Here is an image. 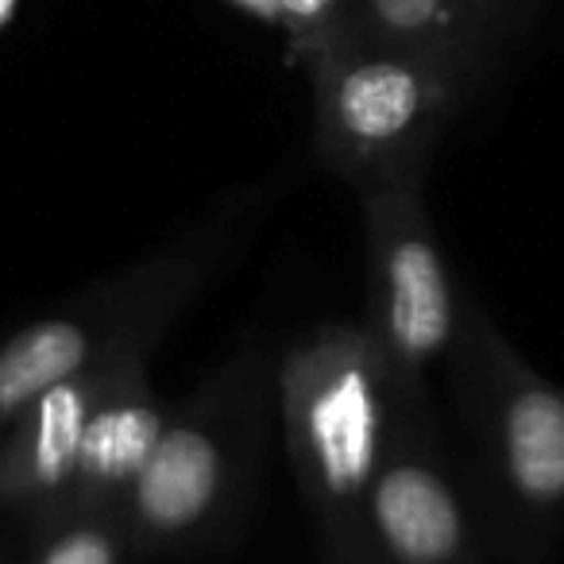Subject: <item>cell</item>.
Returning a JSON list of instances; mask_svg holds the SVG:
<instances>
[{
	"instance_id": "obj_1",
	"label": "cell",
	"mask_w": 564,
	"mask_h": 564,
	"mask_svg": "<svg viewBox=\"0 0 564 564\" xmlns=\"http://www.w3.org/2000/svg\"><path fill=\"white\" fill-rule=\"evenodd\" d=\"M294 479L329 564H356V530L371 479L410 414L430 406L391 368L368 325L325 322L294 340L274 376Z\"/></svg>"
},
{
	"instance_id": "obj_2",
	"label": "cell",
	"mask_w": 564,
	"mask_h": 564,
	"mask_svg": "<svg viewBox=\"0 0 564 564\" xmlns=\"http://www.w3.org/2000/svg\"><path fill=\"white\" fill-rule=\"evenodd\" d=\"M256 194H243L124 267L55 314L24 325L0 345V430L43 391L86 371L148 360L174 317L209 286L251 225Z\"/></svg>"
},
{
	"instance_id": "obj_3",
	"label": "cell",
	"mask_w": 564,
	"mask_h": 564,
	"mask_svg": "<svg viewBox=\"0 0 564 564\" xmlns=\"http://www.w3.org/2000/svg\"><path fill=\"white\" fill-rule=\"evenodd\" d=\"M499 545L545 564L564 530V383L541 376L476 299L448 356Z\"/></svg>"
},
{
	"instance_id": "obj_4",
	"label": "cell",
	"mask_w": 564,
	"mask_h": 564,
	"mask_svg": "<svg viewBox=\"0 0 564 564\" xmlns=\"http://www.w3.org/2000/svg\"><path fill=\"white\" fill-rule=\"evenodd\" d=\"M314 148L352 189L425 178L445 128L484 82L410 51L345 40L306 66Z\"/></svg>"
},
{
	"instance_id": "obj_5",
	"label": "cell",
	"mask_w": 564,
	"mask_h": 564,
	"mask_svg": "<svg viewBox=\"0 0 564 564\" xmlns=\"http://www.w3.org/2000/svg\"><path fill=\"white\" fill-rule=\"evenodd\" d=\"M263 410V356L243 348L166 417L163 437L128 495L135 553H178L225 530L256 476Z\"/></svg>"
},
{
	"instance_id": "obj_6",
	"label": "cell",
	"mask_w": 564,
	"mask_h": 564,
	"mask_svg": "<svg viewBox=\"0 0 564 564\" xmlns=\"http://www.w3.org/2000/svg\"><path fill=\"white\" fill-rule=\"evenodd\" d=\"M368 232V333L402 383L425 391L448 364L464 325V302L425 205V178L356 189Z\"/></svg>"
},
{
	"instance_id": "obj_7",
	"label": "cell",
	"mask_w": 564,
	"mask_h": 564,
	"mask_svg": "<svg viewBox=\"0 0 564 564\" xmlns=\"http://www.w3.org/2000/svg\"><path fill=\"white\" fill-rule=\"evenodd\" d=\"M476 556V522L445 460L433 410L422 406L371 479L356 564H464Z\"/></svg>"
},
{
	"instance_id": "obj_8",
	"label": "cell",
	"mask_w": 564,
	"mask_h": 564,
	"mask_svg": "<svg viewBox=\"0 0 564 564\" xmlns=\"http://www.w3.org/2000/svg\"><path fill=\"white\" fill-rule=\"evenodd\" d=\"M135 364L148 360L109 364L55 383L0 430V510L28 514L40 525L58 514L97 406Z\"/></svg>"
},
{
	"instance_id": "obj_9",
	"label": "cell",
	"mask_w": 564,
	"mask_h": 564,
	"mask_svg": "<svg viewBox=\"0 0 564 564\" xmlns=\"http://www.w3.org/2000/svg\"><path fill=\"white\" fill-rule=\"evenodd\" d=\"M166 417H171V410L151 387L148 364H135L112 387L109 399L97 406L86 441H82L74 484L55 518L105 507L128 510V495H132L135 479L148 468L151 453H155L159 437L166 430Z\"/></svg>"
},
{
	"instance_id": "obj_10",
	"label": "cell",
	"mask_w": 564,
	"mask_h": 564,
	"mask_svg": "<svg viewBox=\"0 0 564 564\" xmlns=\"http://www.w3.org/2000/svg\"><path fill=\"white\" fill-rule=\"evenodd\" d=\"M352 40L437 58L479 82L499 70L479 40L471 0H356Z\"/></svg>"
},
{
	"instance_id": "obj_11",
	"label": "cell",
	"mask_w": 564,
	"mask_h": 564,
	"mask_svg": "<svg viewBox=\"0 0 564 564\" xmlns=\"http://www.w3.org/2000/svg\"><path fill=\"white\" fill-rule=\"evenodd\" d=\"M132 553L124 507L78 510L43 522L32 564H124Z\"/></svg>"
},
{
	"instance_id": "obj_12",
	"label": "cell",
	"mask_w": 564,
	"mask_h": 564,
	"mask_svg": "<svg viewBox=\"0 0 564 564\" xmlns=\"http://www.w3.org/2000/svg\"><path fill=\"white\" fill-rule=\"evenodd\" d=\"M356 0H279V32L299 66L352 40Z\"/></svg>"
},
{
	"instance_id": "obj_13",
	"label": "cell",
	"mask_w": 564,
	"mask_h": 564,
	"mask_svg": "<svg viewBox=\"0 0 564 564\" xmlns=\"http://www.w3.org/2000/svg\"><path fill=\"white\" fill-rule=\"evenodd\" d=\"M538 0H471V12H476L479 40H484L487 55L495 63H502L507 47L525 32Z\"/></svg>"
},
{
	"instance_id": "obj_14",
	"label": "cell",
	"mask_w": 564,
	"mask_h": 564,
	"mask_svg": "<svg viewBox=\"0 0 564 564\" xmlns=\"http://www.w3.org/2000/svg\"><path fill=\"white\" fill-rule=\"evenodd\" d=\"M228 4H236V9H240V12H248V17H256L259 24L279 28V0H228Z\"/></svg>"
},
{
	"instance_id": "obj_15",
	"label": "cell",
	"mask_w": 564,
	"mask_h": 564,
	"mask_svg": "<svg viewBox=\"0 0 564 564\" xmlns=\"http://www.w3.org/2000/svg\"><path fill=\"white\" fill-rule=\"evenodd\" d=\"M17 4H20V0H0V32H4V28H9V20L17 17Z\"/></svg>"
},
{
	"instance_id": "obj_16",
	"label": "cell",
	"mask_w": 564,
	"mask_h": 564,
	"mask_svg": "<svg viewBox=\"0 0 564 564\" xmlns=\"http://www.w3.org/2000/svg\"><path fill=\"white\" fill-rule=\"evenodd\" d=\"M464 564H479V556H476V561H464Z\"/></svg>"
}]
</instances>
